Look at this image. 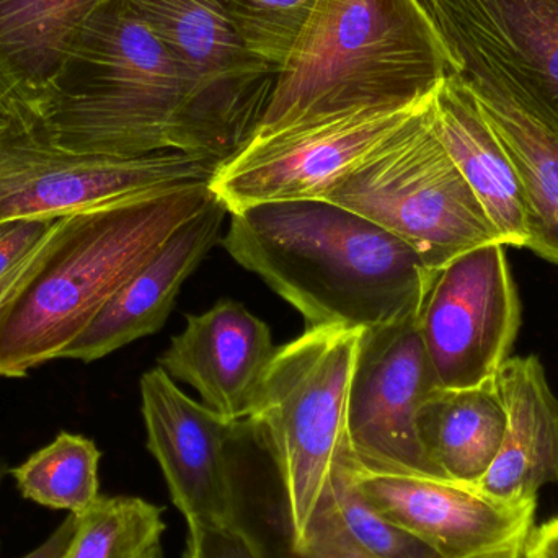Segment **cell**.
<instances>
[{
    "label": "cell",
    "mask_w": 558,
    "mask_h": 558,
    "mask_svg": "<svg viewBox=\"0 0 558 558\" xmlns=\"http://www.w3.org/2000/svg\"><path fill=\"white\" fill-rule=\"evenodd\" d=\"M438 389L418 312L363 328L348 392L354 461L380 471L445 478L429 461L420 433L423 407Z\"/></svg>",
    "instance_id": "10"
},
{
    "label": "cell",
    "mask_w": 558,
    "mask_h": 558,
    "mask_svg": "<svg viewBox=\"0 0 558 558\" xmlns=\"http://www.w3.org/2000/svg\"><path fill=\"white\" fill-rule=\"evenodd\" d=\"M141 400L147 449L189 530H245L229 454L239 423L190 399L162 367L141 377Z\"/></svg>",
    "instance_id": "12"
},
{
    "label": "cell",
    "mask_w": 558,
    "mask_h": 558,
    "mask_svg": "<svg viewBox=\"0 0 558 558\" xmlns=\"http://www.w3.org/2000/svg\"><path fill=\"white\" fill-rule=\"evenodd\" d=\"M482 113L504 144L526 206V248L558 267V126L494 72L459 69Z\"/></svg>",
    "instance_id": "18"
},
{
    "label": "cell",
    "mask_w": 558,
    "mask_h": 558,
    "mask_svg": "<svg viewBox=\"0 0 558 558\" xmlns=\"http://www.w3.org/2000/svg\"><path fill=\"white\" fill-rule=\"evenodd\" d=\"M432 105L433 97L322 199L386 229L438 271L504 242L436 134Z\"/></svg>",
    "instance_id": "6"
},
{
    "label": "cell",
    "mask_w": 558,
    "mask_h": 558,
    "mask_svg": "<svg viewBox=\"0 0 558 558\" xmlns=\"http://www.w3.org/2000/svg\"><path fill=\"white\" fill-rule=\"evenodd\" d=\"M454 61L488 69L558 126V0H418Z\"/></svg>",
    "instance_id": "14"
},
{
    "label": "cell",
    "mask_w": 558,
    "mask_h": 558,
    "mask_svg": "<svg viewBox=\"0 0 558 558\" xmlns=\"http://www.w3.org/2000/svg\"><path fill=\"white\" fill-rule=\"evenodd\" d=\"M25 130L72 153H185L221 162L232 157L130 0H104L92 13Z\"/></svg>",
    "instance_id": "1"
},
{
    "label": "cell",
    "mask_w": 558,
    "mask_h": 558,
    "mask_svg": "<svg viewBox=\"0 0 558 558\" xmlns=\"http://www.w3.org/2000/svg\"><path fill=\"white\" fill-rule=\"evenodd\" d=\"M277 353L270 327L241 302L225 299L186 317L182 333L159 357L172 379L192 386L203 403L231 422H248Z\"/></svg>",
    "instance_id": "15"
},
{
    "label": "cell",
    "mask_w": 558,
    "mask_h": 558,
    "mask_svg": "<svg viewBox=\"0 0 558 558\" xmlns=\"http://www.w3.org/2000/svg\"><path fill=\"white\" fill-rule=\"evenodd\" d=\"M507 416L504 441L478 490L531 504L558 485V399L537 356L508 357L494 377Z\"/></svg>",
    "instance_id": "17"
},
{
    "label": "cell",
    "mask_w": 558,
    "mask_h": 558,
    "mask_svg": "<svg viewBox=\"0 0 558 558\" xmlns=\"http://www.w3.org/2000/svg\"><path fill=\"white\" fill-rule=\"evenodd\" d=\"M286 558H374L351 543L338 527L314 517L301 543H289Z\"/></svg>",
    "instance_id": "28"
},
{
    "label": "cell",
    "mask_w": 558,
    "mask_h": 558,
    "mask_svg": "<svg viewBox=\"0 0 558 558\" xmlns=\"http://www.w3.org/2000/svg\"><path fill=\"white\" fill-rule=\"evenodd\" d=\"M104 0H0V104L13 123L38 117L75 38Z\"/></svg>",
    "instance_id": "19"
},
{
    "label": "cell",
    "mask_w": 558,
    "mask_h": 558,
    "mask_svg": "<svg viewBox=\"0 0 558 558\" xmlns=\"http://www.w3.org/2000/svg\"><path fill=\"white\" fill-rule=\"evenodd\" d=\"M228 215L225 203L213 195L111 295L61 360L92 363L156 333L169 318L183 282L215 247Z\"/></svg>",
    "instance_id": "16"
},
{
    "label": "cell",
    "mask_w": 558,
    "mask_h": 558,
    "mask_svg": "<svg viewBox=\"0 0 558 558\" xmlns=\"http://www.w3.org/2000/svg\"><path fill=\"white\" fill-rule=\"evenodd\" d=\"M52 234V232H51ZM49 239V238H48ZM46 239V241H48ZM46 241L36 248L35 254L29 255L22 265L13 268L10 274H7L5 277L0 278V308L7 304L10 298L19 291L22 282L25 281V278L28 277L29 271H32L33 265H35L36 258H38L39 252L45 247Z\"/></svg>",
    "instance_id": "31"
},
{
    "label": "cell",
    "mask_w": 558,
    "mask_h": 558,
    "mask_svg": "<svg viewBox=\"0 0 558 558\" xmlns=\"http://www.w3.org/2000/svg\"><path fill=\"white\" fill-rule=\"evenodd\" d=\"M504 244L459 255L433 275L418 330L438 386L458 390L494 380L521 327V302Z\"/></svg>",
    "instance_id": "9"
},
{
    "label": "cell",
    "mask_w": 558,
    "mask_h": 558,
    "mask_svg": "<svg viewBox=\"0 0 558 558\" xmlns=\"http://www.w3.org/2000/svg\"><path fill=\"white\" fill-rule=\"evenodd\" d=\"M75 526H77V518L75 514H69L41 546L22 558H62L74 536Z\"/></svg>",
    "instance_id": "30"
},
{
    "label": "cell",
    "mask_w": 558,
    "mask_h": 558,
    "mask_svg": "<svg viewBox=\"0 0 558 558\" xmlns=\"http://www.w3.org/2000/svg\"><path fill=\"white\" fill-rule=\"evenodd\" d=\"M0 484H2V469H0Z\"/></svg>",
    "instance_id": "33"
},
{
    "label": "cell",
    "mask_w": 558,
    "mask_h": 558,
    "mask_svg": "<svg viewBox=\"0 0 558 558\" xmlns=\"http://www.w3.org/2000/svg\"><path fill=\"white\" fill-rule=\"evenodd\" d=\"M10 126H13L12 117H10L9 111L0 104V134L5 133Z\"/></svg>",
    "instance_id": "32"
},
{
    "label": "cell",
    "mask_w": 558,
    "mask_h": 558,
    "mask_svg": "<svg viewBox=\"0 0 558 558\" xmlns=\"http://www.w3.org/2000/svg\"><path fill=\"white\" fill-rule=\"evenodd\" d=\"M211 198L209 185H196L59 219L0 308V377L61 360L111 295Z\"/></svg>",
    "instance_id": "4"
},
{
    "label": "cell",
    "mask_w": 558,
    "mask_h": 558,
    "mask_svg": "<svg viewBox=\"0 0 558 558\" xmlns=\"http://www.w3.org/2000/svg\"><path fill=\"white\" fill-rule=\"evenodd\" d=\"M351 481L387 520L446 558H488L523 547L534 530L536 501L507 504L449 478L364 468Z\"/></svg>",
    "instance_id": "13"
},
{
    "label": "cell",
    "mask_w": 558,
    "mask_h": 558,
    "mask_svg": "<svg viewBox=\"0 0 558 558\" xmlns=\"http://www.w3.org/2000/svg\"><path fill=\"white\" fill-rule=\"evenodd\" d=\"M183 558H267L247 530H189Z\"/></svg>",
    "instance_id": "27"
},
{
    "label": "cell",
    "mask_w": 558,
    "mask_h": 558,
    "mask_svg": "<svg viewBox=\"0 0 558 558\" xmlns=\"http://www.w3.org/2000/svg\"><path fill=\"white\" fill-rule=\"evenodd\" d=\"M229 215L228 254L308 327L369 328L418 312L436 274L405 242L327 199L262 203Z\"/></svg>",
    "instance_id": "2"
},
{
    "label": "cell",
    "mask_w": 558,
    "mask_h": 558,
    "mask_svg": "<svg viewBox=\"0 0 558 558\" xmlns=\"http://www.w3.org/2000/svg\"><path fill=\"white\" fill-rule=\"evenodd\" d=\"M363 328L308 327L277 348L248 423L281 481L289 543H301L338 465L353 458L348 392Z\"/></svg>",
    "instance_id": "5"
},
{
    "label": "cell",
    "mask_w": 558,
    "mask_h": 558,
    "mask_svg": "<svg viewBox=\"0 0 558 558\" xmlns=\"http://www.w3.org/2000/svg\"><path fill=\"white\" fill-rule=\"evenodd\" d=\"M428 100L347 111L252 136L219 166L209 190L229 213L262 203L322 199Z\"/></svg>",
    "instance_id": "8"
},
{
    "label": "cell",
    "mask_w": 558,
    "mask_h": 558,
    "mask_svg": "<svg viewBox=\"0 0 558 558\" xmlns=\"http://www.w3.org/2000/svg\"><path fill=\"white\" fill-rule=\"evenodd\" d=\"M432 114L436 134L501 242L526 248L530 231L520 180L504 144L458 72L449 74L436 88Z\"/></svg>",
    "instance_id": "20"
},
{
    "label": "cell",
    "mask_w": 558,
    "mask_h": 558,
    "mask_svg": "<svg viewBox=\"0 0 558 558\" xmlns=\"http://www.w3.org/2000/svg\"><path fill=\"white\" fill-rule=\"evenodd\" d=\"M59 219H20L0 225V278L35 254Z\"/></svg>",
    "instance_id": "26"
},
{
    "label": "cell",
    "mask_w": 558,
    "mask_h": 558,
    "mask_svg": "<svg viewBox=\"0 0 558 558\" xmlns=\"http://www.w3.org/2000/svg\"><path fill=\"white\" fill-rule=\"evenodd\" d=\"M505 425L494 380L472 389H438L420 416L429 461L442 477L471 487H477L494 464Z\"/></svg>",
    "instance_id": "21"
},
{
    "label": "cell",
    "mask_w": 558,
    "mask_h": 558,
    "mask_svg": "<svg viewBox=\"0 0 558 558\" xmlns=\"http://www.w3.org/2000/svg\"><path fill=\"white\" fill-rule=\"evenodd\" d=\"M454 61L418 0H314L254 136L433 97Z\"/></svg>",
    "instance_id": "3"
},
{
    "label": "cell",
    "mask_w": 558,
    "mask_h": 558,
    "mask_svg": "<svg viewBox=\"0 0 558 558\" xmlns=\"http://www.w3.org/2000/svg\"><path fill=\"white\" fill-rule=\"evenodd\" d=\"M221 160L199 154L141 157L72 153L13 123L0 134V225L59 219L189 186L209 185Z\"/></svg>",
    "instance_id": "7"
},
{
    "label": "cell",
    "mask_w": 558,
    "mask_h": 558,
    "mask_svg": "<svg viewBox=\"0 0 558 558\" xmlns=\"http://www.w3.org/2000/svg\"><path fill=\"white\" fill-rule=\"evenodd\" d=\"M62 558H163V510L137 497H101L77 514Z\"/></svg>",
    "instance_id": "23"
},
{
    "label": "cell",
    "mask_w": 558,
    "mask_h": 558,
    "mask_svg": "<svg viewBox=\"0 0 558 558\" xmlns=\"http://www.w3.org/2000/svg\"><path fill=\"white\" fill-rule=\"evenodd\" d=\"M248 49L281 69L314 0H219Z\"/></svg>",
    "instance_id": "25"
},
{
    "label": "cell",
    "mask_w": 558,
    "mask_h": 558,
    "mask_svg": "<svg viewBox=\"0 0 558 558\" xmlns=\"http://www.w3.org/2000/svg\"><path fill=\"white\" fill-rule=\"evenodd\" d=\"M100 459L92 439L62 432L10 475L26 500L77 517L100 498Z\"/></svg>",
    "instance_id": "22"
},
{
    "label": "cell",
    "mask_w": 558,
    "mask_h": 558,
    "mask_svg": "<svg viewBox=\"0 0 558 558\" xmlns=\"http://www.w3.org/2000/svg\"><path fill=\"white\" fill-rule=\"evenodd\" d=\"M182 72L231 156L251 141L278 71L245 46L219 0H130Z\"/></svg>",
    "instance_id": "11"
},
{
    "label": "cell",
    "mask_w": 558,
    "mask_h": 558,
    "mask_svg": "<svg viewBox=\"0 0 558 558\" xmlns=\"http://www.w3.org/2000/svg\"><path fill=\"white\" fill-rule=\"evenodd\" d=\"M338 465L315 517L325 518L351 543L374 558H446L413 534L377 513L351 481L348 464ZM523 547L488 558H523Z\"/></svg>",
    "instance_id": "24"
},
{
    "label": "cell",
    "mask_w": 558,
    "mask_h": 558,
    "mask_svg": "<svg viewBox=\"0 0 558 558\" xmlns=\"http://www.w3.org/2000/svg\"><path fill=\"white\" fill-rule=\"evenodd\" d=\"M523 558H558V517L531 531Z\"/></svg>",
    "instance_id": "29"
}]
</instances>
